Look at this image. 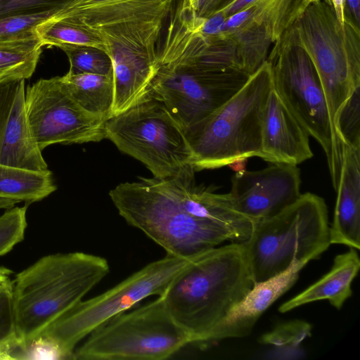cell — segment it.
I'll use <instances>...</instances> for the list:
<instances>
[{
	"mask_svg": "<svg viewBox=\"0 0 360 360\" xmlns=\"http://www.w3.org/2000/svg\"><path fill=\"white\" fill-rule=\"evenodd\" d=\"M253 285L244 245L232 242L194 258L161 297L191 344L205 345Z\"/></svg>",
	"mask_w": 360,
	"mask_h": 360,
	"instance_id": "6da1fadb",
	"label": "cell"
},
{
	"mask_svg": "<svg viewBox=\"0 0 360 360\" xmlns=\"http://www.w3.org/2000/svg\"><path fill=\"white\" fill-rule=\"evenodd\" d=\"M109 271L104 257L75 252L44 256L18 273L13 281V304L19 347L30 345Z\"/></svg>",
	"mask_w": 360,
	"mask_h": 360,
	"instance_id": "7a4b0ae2",
	"label": "cell"
},
{
	"mask_svg": "<svg viewBox=\"0 0 360 360\" xmlns=\"http://www.w3.org/2000/svg\"><path fill=\"white\" fill-rule=\"evenodd\" d=\"M271 89V70L266 60L232 98L185 131L195 172L250 157L262 158V120Z\"/></svg>",
	"mask_w": 360,
	"mask_h": 360,
	"instance_id": "3957f363",
	"label": "cell"
},
{
	"mask_svg": "<svg viewBox=\"0 0 360 360\" xmlns=\"http://www.w3.org/2000/svg\"><path fill=\"white\" fill-rule=\"evenodd\" d=\"M279 39L302 48L309 56L335 130L342 106L360 86V28L348 17L342 25L332 1L319 0L309 5Z\"/></svg>",
	"mask_w": 360,
	"mask_h": 360,
	"instance_id": "277c9868",
	"label": "cell"
},
{
	"mask_svg": "<svg viewBox=\"0 0 360 360\" xmlns=\"http://www.w3.org/2000/svg\"><path fill=\"white\" fill-rule=\"evenodd\" d=\"M109 195L119 214L167 254L191 259L226 240L233 242L221 226L187 212L155 177L121 183Z\"/></svg>",
	"mask_w": 360,
	"mask_h": 360,
	"instance_id": "5b68a950",
	"label": "cell"
},
{
	"mask_svg": "<svg viewBox=\"0 0 360 360\" xmlns=\"http://www.w3.org/2000/svg\"><path fill=\"white\" fill-rule=\"evenodd\" d=\"M324 200L306 193L278 214L254 223L243 243L252 279L258 283L285 271L295 261L316 259L330 245Z\"/></svg>",
	"mask_w": 360,
	"mask_h": 360,
	"instance_id": "8992f818",
	"label": "cell"
},
{
	"mask_svg": "<svg viewBox=\"0 0 360 360\" xmlns=\"http://www.w3.org/2000/svg\"><path fill=\"white\" fill-rule=\"evenodd\" d=\"M175 0H69L52 16L99 38L110 59L158 63L157 42Z\"/></svg>",
	"mask_w": 360,
	"mask_h": 360,
	"instance_id": "52a82bcc",
	"label": "cell"
},
{
	"mask_svg": "<svg viewBox=\"0 0 360 360\" xmlns=\"http://www.w3.org/2000/svg\"><path fill=\"white\" fill-rule=\"evenodd\" d=\"M189 344L188 335L158 297L94 330L74 351V359L162 360Z\"/></svg>",
	"mask_w": 360,
	"mask_h": 360,
	"instance_id": "ba28073f",
	"label": "cell"
},
{
	"mask_svg": "<svg viewBox=\"0 0 360 360\" xmlns=\"http://www.w3.org/2000/svg\"><path fill=\"white\" fill-rule=\"evenodd\" d=\"M105 136L120 151L142 162L155 178L194 169L184 129L165 105L150 95L108 119Z\"/></svg>",
	"mask_w": 360,
	"mask_h": 360,
	"instance_id": "9c48e42d",
	"label": "cell"
},
{
	"mask_svg": "<svg viewBox=\"0 0 360 360\" xmlns=\"http://www.w3.org/2000/svg\"><path fill=\"white\" fill-rule=\"evenodd\" d=\"M195 257L185 259L166 254L103 293L80 301L49 324L39 336L50 340L68 359H74L75 348L81 340L143 299L162 296L175 277Z\"/></svg>",
	"mask_w": 360,
	"mask_h": 360,
	"instance_id": "30bf717a",
	"label": "cell"
},
{
	"mask_svg": "<svg viewBox=\"0 0 360 360\" xmlns=\"http://www.w3.org/2000/svg\"><path fill=\"white\" fill-rule=\"evenodd\" d=\"M266 60L273 89L308 135L321 146L336 190L342 143L331 122L323 86L311 59L302 48L278 39Z\"/></svg>",
	"mask_w": 360,
	"mask_h": 360,
	"instance_id": "8fae6325",
	"label": "cell"
},
{
	"mask_svg": "<svg viewBox=\"0 0 360 360\" xmlns=\"http://www.w3.org/2000/svg\"><path fill=\"white\" fill-rule=\"evenodd\" d=\"M250 76L231 67H159L147 95L160 101L185 132L232 98Z\"/></svg>",
	"mask_w": 360,
	"mask_h": 360,
	"instance_id": "7c38bea8",
	"label": "cell"
},
{
	"mask_svg": "<svg viewBox=\"0 0 360 360\" xmlns=\"http://www.w3.org/2000/svg\"><path fill=\"white\" fill-rule=\"evenodd\" d=\"M25 108L39 148L56 143L99 142L107 120L84 110L71 96L60 77L40 79L25 91Z\"/></svg>",
	"mask_w": 360,
	"mask_h": 360,
	"instance_id": "4fadbf2b",
	"label": "cell"
},
{
	"mask_svg": "<svg viewBox=\"0 0 360 360\" xmlns=\"http://www.w3.org/2000/svg\"><path fill=\"white\" fill-rule=\"evenodd\" d=\"M261 170L237 172L227 197L232 207L254 222L271 217L301 195L297 165L273 163Z\"/></svg>",
	"mask_w": 360,
	"mask_h": 360,
	"instance_id": "5bb4252c",
	"label": "cell"
},
{
	"mask_svg": "<svg viewBox=\"0 0 360 360\" xmlns=\"http://www.w3.org/2000/svg\"><path fill=\"white\" fill-rule=\"evenodd\" d=\"M0 164L34 171L48 169L30 131L25 79L0 84Z\"/></svg>",
	"mask_w": 360,
	"mask_h": 360,
	"instance_id": "9a60e30c",
	"label": "cell"
},
{
	"mask_svg": "<svg viewBox=\"0 0 360 360\" xmlns=\"http://www.w3.org/2000/svg\"><path fill=\"white\" fill-rule=\"evenodd\" d=\"M195 172L191 169L176 176L156 179L187 212L221 226L231 235L233 242L246 241L255 222L232 207L226 193L218 194L210 188L195 186Z\"/></svg>",
	"mask_w": 360,
	"mask_h": 360,
	"instance_id": "2e32d148",
	"label": "cell"
},
{
	"mask_svg": "<svg viewBox=\"0 0 360 360\" xmlns=\"http://www.w3.org/2000/svg\"><path fill=\"white\" fill-rule=\"evenodd\" d=\"M307 263L295 261L285 271L254 283L214 329L207 344L249 335L262 314L295 283Z\"/></svg>",
	"mask_w": 360,
	"mask_h": 360,
	"instance_id": "e0dca14e",
	"label": "cell"
},
{
	"mask_svg": "<svg viewBox=\"0 0 360 360\" xmlns=\"http://www.w3.org/2000/svg\"><path fill=\"white\" fill-rule=\"evenodd\" d=\"M309 136L272 88L262 120V159L297 165L313 156Z\"/></svg>",
	"mask_w": 360,
	"mask_h": 360,
	"instance_id": "ac0fdd59",
	"label": "cell"
},
{
	"mask_svg": "<svg viewBox=\"0 0 360 360\" xmlns=\"http://www.w3.org/2000/svg\"><path fill=\"white\" fill-rule=\"evenodd\" d=\"M330 244L360 248V148L342 144Z\"/></svg>",
	"mask_w": 360,
	"mask_h": 360,
	"instance_id": "d6986e66",
	"label": "cell"
},
{
	"mask_svg": "<svg viewBox=\"0 0 360 360\" xmlns=\"http://www.w3.org/2000/svg\"><path fill=\"white\" fill-rule=\"evenodd\" d=\"M360 259L356 249L349 248L337 255L330 270L304 290L285 302L278 307L281 313L290 311L302 305L327 300L340 309L352 296V283L358 274Z\"/></svg>",
	"mask_w": 360,
	"mask_h": 360,
	"instance_id": "ffe728a7",
	"label": "cell"
},
{
	"mask_svg": "<svg viewBox=\"0 0 360 360\" xmlns=\"http://www.w3.org/2000/svg\"><path fill=\"white\" fill-rule=\"evenodd\" d=\"M56 190L50 170L34 171L0 164V200L13 207L39 201Z\"/></svg>",
	"mask_w": 360,
	"mask_h": 360,
	"instance_id": "44dd1931",
	"label": "cell"
},
{
	"mask_svg": "<svg viewBox=\"0 0 360 360\" xmlns=\"http://www.w3.org/2000/svg\"><path fill=\"white\" fill-rule=\"evenodd\" d=\"M60 79L84 110L105 120L111 117L114 103L113 75L67 72Z\"/></svg>",
	"mask_w": 360,
	"mask_h": 360,
	"instance_id": "7402d4cb",
	"label": "cell"
},
{
	"mask_svg": "<svg viewBox=\"0 0 360 360\" xmlns=\"http://www.w3.org/2000/svg\"><path fill=\"white\" fill-rule=\"evenodd\" d=\"M42 46L37 36L0 41V84L30 78L36 69Z\"/></svg>",
	"mask_w": 360,
	"mask_h": 360,
	"instance_id": "603a6c76",
	"label": "cell"
},
{
	"mask_svg": "<svg viewBox=\"0 0 360 360\" xmlns=\"http://www.w3.org/2000/svg\"><path fill=\"white\" fill-rule=\"evenodd\" d=\"M250 22L262 25L272 43L303 13L301 0H259L250 6Z\"/></svg>",
	"mask_w": 360,
	"mask_h": 360,
	"instance_id": "cb8c5ba5",
	"label": "cell"
},
{
	"mask_svg": "<svg viewBox=\"0 0 360 360\" xmlns=\"http://www.w3.org/2000/svg\"><path fill=\"white\" fill-rule=\"evenodd\" d=\"M224 36L233 41L240 69L246 74L252 75L266 60L272 41L262 25L250 22Z\"/></svg>",
	"mask_w": 360,
	"mask_h": 360,
	"instance_id": "d4e9b609",
	"label": "cell"
},
{
	"mask_svg": "<svg viewBox=\"0 0 360 360\" xmlns=\"http://www.w3.org/2000/svg\"><path fill=\"white\" fill-rule=\"evenodd\" d=\"M35 32L43 46H56L61 50L72 46H89L108 55L106 44L99 38L52 17L39 24Z\"/></svg>",
	"mask_w": 360,
	"mask_h": 360,
	"instance_id": "484cf974",
	"label": "cell"
},
{
	"mask_svg": "<svg viewBox=\"0 0 360 360\" xmlns=\"http://www.w3.org/2000/svg\"><path fill=\"white\" fill-rule=\"evenodd\" d=\"M70 63V74L91 73L113 75L112 64L109 56L104 51L89 46L64 48Z\"/></svg>",
	"mask_w": 360,
	"mask_h": 360,
	"instance_id": "4316f807",
	"label": "cell"
},
{
	"mask_svg": "<svg viewBox=\"0 0 360 360\" xmlns=\"http://www.w3.org/2000/svg\"><path fill=\"white\" fill-rule=\"evenodd\" d=\"M60 8L41 12L22 13L1 16L0 41L18 40L37 37L36 27L51 18Z\"/></svg>",
	"mask_w": 360,
	"mask_h": 360,
	"instance_id": "83f0119b",
	"label": "cell"
},
{
	"mask_svg": "<svg viewBox=\"0 0 360 360\" xmlns=\"http://www.w3.org/2000/svg\"><path fill=\"white\" fill-rule=\"evenodd\" d=\"M335 131L342 144L360 148V86L354 89L342 106Z\"/></svg>",
	"mask_w": 360,
	"mask_h": 360,
	"instance_id": "f1b7e54d",
	"label": "cell"
},
{
	"mask_svg": "<svg viewBox=\"0 0 360 360\" xmlns=\"http://www.w3.org/2000/svg\"><path fill=\"white\" fill-rule=\"evenodd\" d=\"M19 345L13 304V281L0 288V359H11Z\"/></svg>",
	"mask_w": 360,
	"mask_h": 360,
	"instance_id": "f546056e",
	"label": "cell"
},
{
	"mask_svg": "<svg viewBox=\"0 0 360 360\" xmlns=\"http://www.w3.org/2000/svg\"><path fill=\"white\" fill-rule=\"evenodd\" d=\"M28 205L10 207L0 217V257L7 254L24 239Z\"/></svg>",
	"mask_w": 360,
	"mask_h": 360,
	"instance_id": "4dcf8cb0",
	"label": "cell"
},
{
	"mask_svg": "<svg viewBox=\"0 0 360 360\" xmlns=\"http://www.w3.org/2000/svg\"><path fill=\"white\" fill-rule=\"evenodd\" d=\"M311 326L304 321L294 320L281 323L264 334L259 342L278 347L295 348L310 336Z\"/></svg>",
	"mask_w": 360,
	"mask_h": 360,
	"instance_id": "1f68e13d",
	"label": "cell"
},
{
	"mask_svg": "<svg viewBox=\"0 0 360 360\" xmlns=\"http://www.w3.org/2000/svg\"><path fill=\"white\" fill-rule=\"evenodd\" d=\"M17 352L15 359H68L55 343L42 336H38Z\"/></svg>",
	"mask_w": 360,
	"mask_h": 360,
	"instance_id": "d6a6232c",
	"label": "cell"
},
{
	"mask_svg": "<svg viewBox=\"0 0 360 360\" xmlns=\"http://www.w3.org/2000/svg\"><path fill=\"white\" fill-rule=\"evenodd\" d=\"M69 0H0V17L41 12L63 6Z\"/></svg>",
	"mask_w": 360,
	"mask_h": 360,
	"instance_id": "836d02e7",
	"label": "cell"
},
{
	"mask_svg": "<svg viewBox=\"0 0 360 360\" xmlns=\"http://www.w3.org/2000/svg\"><path fill=\"white\" fill-rule=\"evenodd\" d=\"M236 0H207L198 13L199 16H208L231 4Z\"/></svg>",
	"mask_w": 360,
	"mask_h": 360,
	"instance_id": "e575fe53",
	"label": "cell"
},
{
	"mask_svg": "<svg viewBox=\"0 0 360 360\" xmlns=\"http://www.w3.org/2000/svg\"><path fill=\"white\" fill-rule=\"evenodd\" d=\"M345 17L360 28V0H345Z\"/></svg>",
	"mask_w": 360,
	"mask_h": 360,
	"instance_id": "d590c367",
	"label": "cell"
},
{
	"mask_svg": "<svg viewBox=\"0 0 360 360\" xmlns=\"http://www.w3.org/2000/svg\"><path fill=\"white\" fill-rule=\"evenodd\" d=\"M258 1L259 0H236L231 4L217 12L221 13L226 18L232 14L256 4Z\"/></svg>",
	"mask_w": 360,
	"mask_h": 360,
	"instance_id": "8d00e7d4",
	"label": "cell"
},
{
	"mask_svg": "<svg viewBox=\"0 0 360 360\" xmlns=\"http://www.w3.org/2000/svg\"><path fill=\"white\" fill-rule=\"evenodd\" d=\"M206 1L207 0H180L177 5L198 15Z\"/></svg>",
	"mask_w": 360,
	"mask_h": 360,
	"instance_id": "74e56055",
	"label": "cell"
},
{
	"mask_svg": "<svg viewBox=\"0 0 360 360\" xmlns=\"http://www.w3.org/2000/svg\"><path fill=\"white\" fill-rule=\"evenodd\" d=\"M338 19L343 25L345 20V0H332Z\"/></svg>",
	"mask_w": 360,
	"mask_h": 360,
	"instance_id": "f35d334b",
	"label": "cell"
},
{
	"mask_svg": "<svg viewBox=\"0 0 360 360\" xmlns=\"http://www.w3.org/2000/svg\"><path fill=\"white\" fill-rule=\"evenodd\" d=\"M13 273L9 269L0 266V288L10 281V275Z\"/></svg>",
	"mask_w": 360,
	"mask_h": 360,
	"instance_id": "ab89813d",
	"label": "cell"
}]
</instances>
